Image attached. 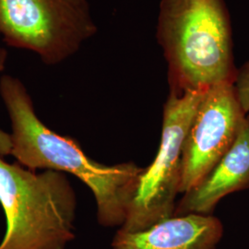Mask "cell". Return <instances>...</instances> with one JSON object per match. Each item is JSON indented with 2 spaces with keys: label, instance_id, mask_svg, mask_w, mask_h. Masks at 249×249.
<instances>
[{
  "label": "cell",
  "instance_id": "8992f818",
  "mask_svg": "<svg viewBox=\"0 0 249 249\" xmlns=\"http://www.w3.org/2000/svg\"><path fill=\"white\" fill-rule=\"evenodd\" d=\"M246 116L233 83L207 89L184 142L180 194L196 187L230 150Z\"/></svg>",
  "mask_w": 249,
  "mask_h": 249
},
{
  "label": "cell",
  "instance_id": "3957f363",
  "mask_svg": "<svg viewBox=\"0 0 249 249\" xmlns=\"http://www.w3.org/2000/svg\"><path fill=\"white\" fill-rule=\"evenodd\" d=\"M0 204L7 223L0 249H65L75 237L76 194L61 172L36 173L0 157Z\"/></svg>",
  "mask_w": 249,
  "mask_h": 249
},
{
  "label": "cell",
  "instance_id": "277c9868",
  "mask_svg": "<svg viewBox=\"0 0 249 249\" xmlns=\"http://www.w3.org/2000/svg\"><path fill=\"white\" fill-rule=\"evenodd\" d=\"M207 89H171L163 107L159 150L143 171L122 229L142 231L175 215L184 142Z\"/></svg>",
  "mask_w": 249,
  "mask_h": 249
},
{
  "label": "cell",
  "instance_id": "7a4b0ae2",
  "mask_svg": "<svg viewBox=\"0 0 249 249\" xmlns=\"http://www.w3.org/2000/svg\"><path fill=\"white\" fill-rule=\"evenodd\" d=\"M158 38L171 89L234 83L231 21L224 0H161Z\"/></svg>",
  "mask_w": 249,
  "mask_h": 249
},
{
  "label": "cell",
  "instance_id": "5b68a950",
  "mask_svg": "<svg viewBox=\"0 0 249 249\" xmlns=\"http://www.w3.org/2000/svg\"><path fill=\"white\" fill-rule=\"evenodd\" d=\"M97 32L87 0H0V35L8 45L53 66Z\"/></svg>",
  "mask_w": 249,
  "mask_h": 249
},
{
  "label": "cell",
  "instance_id": "ba28073f",
  "mask_svg": "<svg viewBox=\"0 0 249 249\" xmlns=\"http://www.w3.org/2000/svg\"><path fill=\"white\" fill-rule=\"evenodd\" d=\"M247 188H249V114L230 150L196 187L184 194L175 215H210L224 196Z\"/></svg>",
  "mask_w": 249,
  "mask_h": 249
},
{
  "label": "cell",
  "instance_id": "30bf717a",
  "mask_svg": "<svg viewBox=\"0 0 249 249\" xmlns=\"http://www.w3.org/2000/svg\"><path fill=\"white\" fill-rule=\"evenodd\" d=\"M12 141L10 134L6 133L0 129V157H5L11 154Z\"/></svg>",
  "mask_w": 249,
  "mask_h": 249
},
{
  "label": "cell",
  "instance_id": "6da1fadb",
  "mask_svg": "<svg viewBox=\"0 0 249 249\" xmlns=\"http://www.w3.org/2000/svg\"><path fill=\"white\" fill-rule=\"evenodd\" d=\"M0 96L11 121V154L28 169L70 173L91 190L97 219L106 227L122 226L145 168L135 162L107 165L91 160L80 144L48 128L37 116L26 87L3 75Z\"/></svg>",
  "mask_w": 249,
  "mask_h": 249
},
{
  "label": "cell",
  "instance_id": "9c48e42d",
  "mask_svg": "<svg viewBox=\"0 0 249 249\" xmlns=\"http://www.w3.org/2000/svg\"><path fill=\"white\" fill-rule=\"evenodd\" d=\"M235 93L241 107L246 115L249 114V61L237 70L234 80Z\"/></svg>",
  "mask_w": 249,
  "mask_h": 249
},
{
  "label": "cell",
  "instance_id": "8fae6325",
  "mask_svg": "<svg viewBox=\"0 0 249 249\" xmlns=\"http://www.w3.org/2000/svg\"><path fill=\"white\" fill-rule=\"evenodd\" d=\"M8 60L7 50L0 45V72L4 71Z\"/></svg>",
  "mask_w": 249,
  "mask_h": 249
},
{
  "label": "cell",
  "instance_id": "52a82bcc",
  "mask_svg": "<svg viewBox=\"0 0 249 249\" xmlns=\"http://www.w3.org/2000/svg\"><path fill=\"white\" fill-rule=\"evenodd\" d=\"M223 224L210 214L174 215L142 231L120 228L112 249H217Z\"/></svg>",
  "mask_w": 249,
  "mask_h": 249
}]
</instances>
